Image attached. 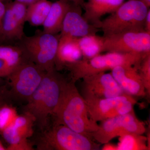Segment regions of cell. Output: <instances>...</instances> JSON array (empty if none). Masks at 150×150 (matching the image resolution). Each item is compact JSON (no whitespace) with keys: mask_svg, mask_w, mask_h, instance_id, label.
<instances>
[{"mask_svg":"<svg viewBox=\"0 0 150 150\" xmlns=\"http://www.w3.org/2000/svg\"><path fill=\"white\" fill-rule=\"evenodd\" d=\"M125 0H86L82 6L83 16L91 24L99 28L103 16L114 12Z\"/></svg>","mask_w":150,"mask_h":150,"instance_id":"16","label":"cell"},{"mask_svg":"<svg viewBox=\"0 0 150 150\" xmlns=\"http://www.w3.org/2000/svg\"><path fill=\"white\" fill-rule=\"evenodd\" d=\"M142 0H129L101 21L99 29L103 36L145 30V20L149 11Z\"/></svg>","mask_w":150,"mask_h":150,"instance_id":"4","label":"cell"},{"mask_svg":"<svg viewBox=\"0 0 150 150\" xmlns=\"http://www.w3.org/2000/svg\"><path fill=\"white\" fill-rule=\"evenodd\" d=\"M6 11V4L0 0V43L2 36V23L4 15Z\"/></svg>","mask_w":150,"mask_h":150,"instance_id":"28","label":"cell"},{"mask_svg":"<svg viewBox=\"0 0 150 150\" xmlns=\"http://www.w3.org/2000/svg\"><path fill=\"white\" fill-rule=\"evenodd\" d=\"M7 150H33L34 148L32 144L28 142V139L22 140L14 144L8 145Z\"/></svg>","mask_w":150,"mask_h":150,"instance_id":"25","label":"cell"},{"mask_svg":"<svg viewBox=\"0 0 150 150\" xmlns=\"http://www.w3.org/2000/svg\"><path fill=\"white\" fill-rule=\"evenodd\" d=\"M71 4L67 0H58L52 3L43 25V32L54 35L61 32L62 23Z\"/></svg>","mask_w":150,"mask_h":150,"instance_id":"18","label":"cell"},{"mask_svg":"<svg viewBox=\"0 0 150 150\" xmlns=\"http://www.w3.org/2000/svg\"><path fill=\"white\" fill-rule=\"evenodd\" d=\"M38 1L39 0H15L14 1L23 4L28 7Z\"/></svg>","mask_w":150,"mask_h":150,"instance_id":"30","label":"cell"},{"mask_svg":"<svg viewBox=\"0 0 150 150\" xmlns=\"http://www.w3.org/2000/svg\"><path fill=\"white\" fill-rule=\"evenodd\" d=\"M83 59H89L100 54L103 50V38L96 35L78 38Z\"/></svg>","mask_w":150,"mask_h":150,"instance_id":"20","label":"cell"},{"mask_svg":"<svg viewBox=\"0 0 150 150\" xmlns=\"http://www.w3.org/2000/svg\"><path fill=\"white\" fill-rule=\"evenodd\" d=\"M53 116L54 123L64 125L73 131L88 136H91L99 127L97 123L91 118L85 100L78 91L75 82L65 78L62 82L59 103Z\"/></svg>","mask_w":150,"mask_h":150,"instance_id":"1","label":"cell"},{"mask_svg":"<svg viewBox=\"0 0 150 150\" xmlns=\"http://www.w3.org/2000/svg\"><path fill=\"white\" fill-rule=\"evenodd\" d=\"M59 36L42 32L31 36L24 37L18 45L27 60L37 65L45 71L55 69V61Z\"/></svg>","mask_w":150,"mask_h":150,"instance_id":"6","label":"cell"},{"mask_svg":"<svg viewBox=\"0 0 150 150\" xmlns=\"http://www.w3.org/2000/svg\"><path fill=\"white\" fill-rule=\"evenodd\" d=\"M103 38L104 51L122 54L150 53V32L123 33Z\"/></svg>","mask_w":150,"mask_h":150,"instance_id":"10","label":"cell"},{"mask_svg":"<svg viewBox=\"0 0 150 150\" xmlns=\"http://www.w3.org/2000/svg\"><path fill=\"white\" fill-rule=\"evenodd\" d=\"M35 143L38 150H97L100 144L91 136L54 122L42 131Z\"/></svg>","mask_w":150,"mask_h":150,"instance_id":"3","label":"cell"},{"mask_svg":"<svg viewBox=\"0 0 150 150\" xmlns=\"http://www.w3.org/2000/svg\"><path fill=\"white\" fill-rule=\"evenodd\" d=\"M142 78L147 96L150 93V53L145 54L139 63L136 65Z\"/></svg>","mask_w":150,"mask_h":150,"instance_id":"24","label":"cell"},{"mask_svg":"<svg viewBox=\"0 0 150 150\" xmlns=\"http://www.w3.org/2000/svg\"><path fill=\"white\" fill-rule=\"evenodd\" d=\"M145 30L148 32H150V10L149 9L146 20H145Z\"/></svg>","mask_w":150,"mask_h":150,"instance_id":"29","label":"cell"},{"mask_svg":"<svg viewBox=\"0 0 150 150\" xmlns=\"http://www.w3.org/2000/svg\"><path fill=\"white\" fill-rule=\"evenodd\" d=\"M27 8L15 1L6 4L0 45L16 44L24 37Z\"/></svg>","mask_w":150,"mask_h":150,"instance_id":"11","label":"cell"},{"mask_svg":"<svg viewBox=\"0 0 150 150\" xmlns=\"http://www.w3.org/2000/svg\"><path fill=\"white\" fill-rule=\"evenodd\" d=\"M18 115L16 108L10 103L0 107V135L6 128L13 123Z\"/></svg>","mask_w":150,"mask_h":150,"instance_id":"23","label":"cell"},{"mask_svg":"<svg viewBox=\"0 0 150 150\" xmlns=\"http://www.w3.org/2000/svg\"><path fill=\"white\" fill-rule=\"evenodd\" d=\"M5 4H7L8 3L10 2L11 1V0H1Z\"/></svg>","mask_w":150,"mask_h":150,"instance_id":"34","label":"cell"},{"mask_svg":"<svg viewBox=\"0 0 150 150\" xmlns=\"http://www.w3.org/2000/svg\"><path fill=\"white\" fill-rule=\"evenodd\" d=\"M71 2L74 3V4H77L79 5L82 7L84 3L86 0H67Z\"/></svg>","mask_w":150,"mask_h":150,"instance_id":"31","label":"cell"},{"mask_svg":"<svg viewBox=\"0 0 150 150\" xmlns=\"http://www.w3.org/2000/svg\"><path fill=\"white\" fill-rule=\"evenodd\" d=\"M35 122L32 115L23 112L18 115L13 123L6 128L1 135L8 145L16 144L32 137Z\"/></svg>","mask_w":150,"mask_h":150,"instance_id":"15","label":"cell"},{"mask_svg":"<svg viewBox=\"0 0 150 150\" xmlns=\"http://www.w3.org/2000/svg\"><path fill=\"white\" fill-rule=\"evenodd\" d=\"M145 54L108 52L91 59H81L68 65L65 68L70 71L71 80L76 83L85 76L104 72L118 66H136Z\"/></svg>","mask_w":150,"mask_h":150,"instance_id":"5","label":"cell"},{"mask_svg":"<svg viewBox=\"0 0 150 150\" xmlns=\"http://www.w3.org/2000/svg\"><path fill=\"white\" fill-rule=\"evenodd\" d=\"M99 28L87 21L82 15V7L71 3L63 21L60 36L79 38L96 35Z\"/></svg>","mask_w":150,"mask_h":150,"instance_id":"13","label":"cell"},{"mask_svg":"<svg viewBox=\"0 0 150 150\" xmlns=\"http://www.w3.org/2000/svg\"><path fill=\"white\" fill-rule=\"evenodd\" d=\"M111 74L126 93L132 96L144 97L146 92L137 67L132 65L118 66L111 70Z\"/></svg>","mask_w":150,"mask_h":150,"instance_id":"14","label":"cell"},{"mask_svg":"<svg viewBox=\"0 0 150 150\" xmlns=\"http://www.w3.org/2000/svg\"><path fill=\"white\" fill-rule=\"evenodd\" d=\"M146 131L144 123L137 118L134 110L101 121L98 129L91 136L100 144H107L116 137L128 134L143 135Z\"/></svg>","mask_w":150,"mask_h":150,"instance_id":"8","label":"cell"},{"mask_svg":"<svg viewBox=\"0 0 150 150\" xmlns=\"http://www.w3.org/2000/svg\"><path fill=\"white\" fill-rule=\"evenodd\" d=\"M52 3L48 0H39L28 6L26 10V21L33 26L43 25Z\"/></svg>","mask_w":150,"mask_h":150,"instance_id":"19","label":"cell"},{"mask_svg":"<svg viewBox=\"0 0 150 150\" xmlns=\"http://www.w3.org/2000/svg\"><path fill=\"white\" fill-rule=\"evenodd\" d=\"M46 71L26 59L8 76L11 98L27 102L39 86Z\"/></svg>","mask_w":150,"mask_h":150,"instance_id":"7","label":"cell"},{"mask_svg":"<svg viewBox=\"0 0 150 150\" xmlns=\"http://www.w3.org/2000/svg\"><path fill=\"white\" fill-rule=\"evenodd\" d=\"M0 150H7L6 147L4 146L1 140H0Z\"/></svg>","mask_w":150,"mask_h":150,"instance_id":"33","label":"cell"},{"mask_svg":"<svg viewBox=\"0 0 150 150\" xmlns=\"http://www.w3.org/2000/svg\"><path fill=\"white\" fill-rule=\"evenodd\" d=\"M11 99L9 90L7 86L0 84V107L6 103H9Z\"/></svg>","mask_w":150,"mask_h":150,"instance_id":"26","label":"cell"},{"mask_svg":"<svg viewBox=\"0 0 150 150\" xmlns=\"http://www.w3.org/2000/svg\"><path fill=\"white\" fill-rule=\"evenodd\" d=\"M65 78L56 69L46 72L41 83L23 108V112L32 115L41 131L48 126L59 103L62 82Z\"/></svg>","mask_w":150,"mask_h":150,"instance_id":"2","label":"cell"},{"mask_svg":"<svg viewBox=\"0 0 150 150\" xmlns=\"http://www.w3.org/2000/svg\"><path fill=\"white\" fill-rule=\"evenodd\" d=\"M11 73L10 69L5 61L0 59V77H7Z\"/></svg>","mask_w":150,"mask_h":150,"instance_id":"27","label":"cell"},{"mask_svg":"<svg viewBox=\"0 0 150 150\" xmlns=\"http://www.w3.org/2000/svg\"><path fill=\"white\" fill-rule=\"evenodd\" d=\"M0 59L5 61L11 73L26 59L21 48L17 44L0 45Z\"/></svg>","mask_w":150,"mask_h":150,"instance_id":"21","label":"cell"},{"mask_svg":"<svg viewBox=\"0 0 150 150\" xmlns=\"http://www.w3.org/2000/svg\"><path fill=\"white\" fill-rule=\"evenodd\" d=\"M2 84V78L0 77V84Z\"/></svg>","mask_w":150,"mask_h":150,"instance_id":"35","label":"cell"},{"mask_svg":"<svg viewBox=\"0 0 150 150\" xmlns=\"http://www.w3.org/2000/svg\"><path fill=\"white\" fill-rule=\"evenodd\" d=\"M77 39L69 36H59L55 61V69L57 71L82 59Z\"/></svg>","mask_w":150,"mask_h":150,"instance_id":"17","label":"cell"},{"mask_svg":"<svg viewBox=\"0 0 150 150\" xmlns=\"http://www.w3.org/2000/svg\"><path fill=\"white\" fill-rule=\"evenodd\" d=\"M142 135L131 134L120 137V143L117 150H146V138Z\"/></svg>","mask_w":150,"mask_h":150,"instance_id":"22","label":"cell"},{"mask_svg":"<svg viewBox=\"0 0 150 150\" xmlns=\"http://www.w3.org/2000/svg\"><path fill=\"white\" fill-rule=\"evenodd\" d=\"M83 98L91 118L97 123L131 112L137 103L134 96L127 93L111 98Z\"/></svg>","mask_w":150,"mask_h":150,"instance_id":"9","label":"cell"},{"mask_svg":"<svg viewBox=\"0 0 150 150\" xmlns=\"http://www.w3.org/2000/svg\"><path fill=\"white\" fill-rule=\"evenodd\" d=\"M142 2L149 8L150 6V0H142Z\"/></svg>","mask_w":150,"mask_h":150,"instance_id":"32","label":"cell"},{"mask_svg":"<svg viewBox=\"0 0 150 150\" xmlns=\"http://www.w3.org/2000/svg\"><path fill=\"white\" fill-rule=\"evenodd\" d=\"M83 97L108 98L126 93L114 79L111 73L100 72L82 79Z\"/></svg>","mask_w":150,"mask_h":150,"instance_id":"12","label":"cell"}]
</instances>
